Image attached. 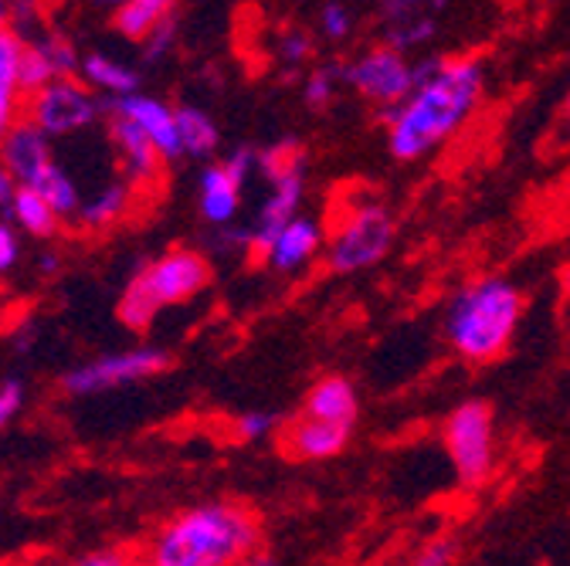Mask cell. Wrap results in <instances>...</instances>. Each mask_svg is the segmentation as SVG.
Here are the masks:
<instances>
[{"label":"cell","instance_id":"6da1fadb","mask_svg":"<svg viewBox=\"0 0 570 566\" xmlns=\"http://www.w3.org/2000/svg\"><path fill=\"white\" fill-rule=\"evenodd\" d=\"M407 99L387 109V150L401 163H414L439 150L472 119L485 92V68L479 58L449 54L424 58Z\"/></svg>","mask_w":570,"mask_h":566},{"label":"cell","instance_id":"7a4b0ae2","mask_svg":"<svg viewBox=\"0 0 570 566\" xmlns=\"http://www.w3.org/2000/svg\"><path fill=\"white\" fill-rule=\"evenodd\" d=\"M262 546L258 519L238 503H214L180 513L160 529L150 546V563L160 566H228L255 563Z\"/></svg>","mask_w":570,"mask_h":566},{"label":"cell","instance_id":"3957f363","mask_svg":"<svg viewBox=\"0 0 570 566\" xmlns=\"http://www.w3.org/2000/svg\"><path fill=\"white\" fill-rule=\"evenodd\" d=\"M520 319L523 292L510 278L489 275L455 292L445 312V336L462 360L492 364L510 349Z\"/></svg>","mask_w":570,"mask_h":566},{"label":"cell","instance_id":"277c9868","mask_svg":"<svg viewBox=\"0 0 570 566\" xmlns=\"http://www.w3.org/2000/svg\"><path fill=\"white\" fill-rule=\"evenodd\" d=\"M394 245V215L381 200H361L346 210V218L336 225L326 251V265L336 275L367 271L387 258Z\"/></svg>","mask_w":570,"mask_h":566},{"label":"cell","instance_id":"5b68a950","mask_svg":"<svg viewBox=\"0 0 570 566\" xmlns=\"http://www.w3.org/2000/svg\"><path fill=\"white\" fill-rule=\"evenodd\" d=\"M445 451L465 485H482L495 468V414L485 400L459 404L445 420Z\"/></svg>","mask_w":570,"mask_h":566},{"label":"cell","instance_id":"8992f818","mask_svg":"<svg viewBox=\"0 0 570 566\" xmlns=\"http://www.w3.org/2000/svg\"><path fill=\"white\" fill-rule=\"evenodd\" d=\"M414 79L417 64L407 58V51L394 44H377L361 58H353L350 64H343V82L353 86L367 102H374L381 112L401 106L414 89Z\"/></svg>","mask_w":570,"mask_h":566},{"label":"cell","instance_id":"52a82bcc","mask_svg":"<svg viewBox=\"0 0 570 566\" xmlns=\"http://www.w3.org/2000/svg\"><path fill=\"white\" fill-rule=\"evenodd\" d=\"M142 286L150 289V296L157 299V306H180L194 296H200L210 286V265L204 255L190 251V248H177L167 251L164 258H157L150 268L139 271Z\"/></svg>","mask_w":570,"mask_h":566},{"label":"cell","instance_id":"ba28073f","mask_svg":"<svg viewBox=\"0 0 570 566\" xmlns=\"http://www.w3.org/2000/svg\"><path fill=\"white\" fill-rule=\"evenodd\" d=\"M170 352L164 349H132V352H119V357H106L96 360L89 367H79L76 374L65 377V390L68 394H99L109 387H122L142 377H157L170 367Z\"/></svg>","mask_w":570,"mask_h":566},{"label":"cell","instance_id":"9c48e42d","mask_svg":"<svg viewBox=\"0 0 570 566\" xmlns=\"http://www.w3.org/2000/svg\"><path fill=\"white\" fill-rule=\"evenodd\" d=\"M96 119V102L92 96L71 82L68 76L51 79L41 92L31 96V122L45 129L48 136H65L89 126Z\"/></svg>","mask_w":570,"mask_h":566},{"label":"cell","instance_id":"30bf717a","mask_svg":"<svg viewBox=\"0 0 570 566\" xmlns=\"http://www.w3.org/2000/svg\"><path fill=\"white\" fill-rule=\"evenodd\" d=\"M303 193H306L303 160L293 163L289 170H282L278 177H272V193H268V200H265L262 210H258L255 228L248 231V251H252L258 261H265V255H268L275 235L282 231V225H289V221L299 215Z\"/></svg>","mask_w":570,"mask_h":566},{"label":"cell","instance_id":"8fae6325","mask_svg":"<svg viewBox=\"0 0 570 566\" xmlns=\"http://www.w3.org/2000/svg\"><path fill=\"white\" fill-rule=\"evenodd\" d=\"M350 435H353V428H346V424H333V420H323V417L299 410L293 420L282 424L278 448L285 458H293V461H326L346 448Z\"/></svg>","mask_w":570,"mask_h":566},{"label":"cell","instance_id":"7c38bea8","mask_svg":"<svg viewBox=\"0 0 570 566\" xmlns=\"http://www.w3.org/2000/svg\"><path fill=\"white\" fill-rule=\"evenodd\" d=\"M439 0H384V21L381 31L387 44L411 51L435 38L439 28Z\"/></svg>","mask_w":570,"mask_h":566},{"label":"cell","instance_id":"4fadbf2b","mask_svg":"<svg viewBox=\"0 0 570 566\" xmlns=\"http://www.w3.org/2000/svg\"><path fill=\"white\" fill-rule=\"evenodd\" d=\"M0 163H4L21 183H35L55 160L48 150V132L35 122H14L0 139Z\"/></svg>","mask_w":570,"mask_h":566},{"label":"cell","instance_id":"5bb4252c","mask_svg":"<svg viewBox=\"0 0 570 566\" xmlns=\"http://www.w3.org/2000/svg\"><path fill=\"white\" fill-rule=\"evenodd\" d=\"M323 225L313 221V218H303L296 215L289 225H282V231L275 235L268 255H265V265L275 268V271H299L306 268L320 251H323Z\"/></svg>","mask_w":570,"mask_h":566},{"label":"cell","instance_id":"9a60e30c","mask_svg":"<svg viewBox=\"0 0 570 566\" xmlns=\"http://www.w3.org/2000/svg\"><path fill=\"white\" fill-rule=\"evenodd\" d=\"M112 112H122L129 119H136L142 129H147V136L157 143V150L164 153V160H177L184 153V143H180V129H177V112L167 109L164 102L157 99H147V96H122L119 102L109 106Z\"/></svg>","mask_w":570,"mask_h":566},{"label":"cell","instance_id":"2e32d148","mask_svg":"<svg viewBox=\"0 0 570 566\" xmlns=\"http://www.w3.org/2000/svg\"><path fill=\"white\" fill-rule=\"evenodd\" d=\"M112 143L119 147L129 173L136 180H157L160 177V163H164V153L157 150V143L147 136V129H142L136 119L122 116V112H112Z\"/></svg>","mask_w":570,"mask_h":566},{"label":"cell","instance_id":"e0dca14e","mask_svg":"<svg viewBox=\"0 0 570 566\" xmlns=\"http://www.w3.org/2000/svg\"><path fill=\"white\" fill-rule=\"evenodd\" d=\"M303 410L313 414V417H323V420L346 424V428H353L356 417H361V397H356V387L346 377H323L306 394Z\"/></svg>","mask_w":570,"mask_h":566},{"label":"cell","instance_id":"ac0fdd59","mask_svg":"<svg viewBox=\"0 0 570 566\" xmlns=\"http://www.w3.org/2000/svg\"><path fill=\"white\" fill-rule=\"evenodd\" d=\"M242 177H235L225 163L218 167H207L200 177V210L210 225H228L238 215V203H242Z\"/></svg>","mask_w":570,"mask_h":566},{"label":"cell","instance_id":"d6986e66","mask_svg":"<svg viewBox=\"0 0 570 566\" xmlns=\"http://www.w3.org/2000/svg\"><path fill=\"white\" fill-rule=\"evenodd\" d=\"M180 0H126V4L116 8L112 24L122 38L129 41H142L160 21L174 18V8Z\"/></svg>","mask_w":570,"mask_h":566},{"label":"cell","instance_id":"ffe728a7","mask_svg":"<svg viewBox=\"0 0 570 566\" xmlns=\"http://www.w3.org/2000/svg\"><path fill=\"white\" fill-rule=\"evenodd\" d=\"M24 41L11 31L0 28V139L8 136L14 126V109H18V54Z\"/></svg>","mask_w":570,"mask_h":566},{"label":"cell","instance_id":"44dd1931","mask_svg":"<svg viewBox=\"0 0 570 566\" xmlns=\"http://www.w3.org/2000/svg\"><path fill=\"white\" fill-rule=\"evenodd\" d=\"M11 210H14V221H18L28 235H35V238H51V235L58 231V218H61V215L45 200V193L35 190L31 183H21V187H18Z\"/></svg>","mask_w":570,"mask_h":566},{"label":"cell","instance_id":"7402d4cb","mask_svg":"<svg viewBox=\"0 0 570 566\" xmlns=\"http://www.w3.org/2000/svg\"><path fill=\"white\" fill-rule=\"evenodd\" d=\"M177 129H180V143H184V153L187 157H210L214 150H218V126L210 122L207 112L200 109H177Z\"/></svg>","mask_w":570,"mask_h":566},{"label":"cell","instance_id":"603a6c76","mask_svg":"<svg viewBox=\"0 0 570 566\" xmlns=\"http://www.w3.org/2000/svg\"><path fill=\"white\" fill-rule=\"evenodd\" d=\"M51 79H58V72H55V61L45 51V44H24L21 54H18V92L24 99H31Z\"/></svg>","mask_w":570,"mask_h":566},{"label":"cell","instance_id":"cb8c5ba5","mask_svg":"<svg viewBox=\"0 0 570 566\" xmlns=\"http://www.w3.org/2000/svg\"><path fill=\"white\" fill-rule=\"evenodd\" d=\"M82 76H86L92 86H99V89H106V92H119V96H129V92H136V86H139L136 72H129V68L116 64V61L106 58V54H89V58L82 61Z\"/></svg>","mask_w":570,"mask_h":566},{"label":"cell","instance_id":"d4e9b609","mask_svg":"<svg viewBox=\"0 0 570 566\" xmlns=\"http://www.w3.org/2000/svg\"><path fill=\"white\" fill-rule=\"evenodd\" d=\"M116 312H119V319H122L129 329H147V326L157 319L160 306H157V299L150 296V289L142 286V278L136 275V278L129 281V286H126V292H122Z\"/></svg>","mask_w":570,"mask_h":566},{"label":"cell","instance_id":"484cf974","mask_svg":"<svg viewBox=\"0 0 570 566\" xmlns=\"http://www.w3.org/2000/svg\"><path fill=\"white\" fill-rule=\"evenodd\" d=\"M126 203H129V193H126L122 187H106L99 197H92V200L82 207V221H86V228H96V231L112 228V225L122 218Z\"/></svg>","mask_w":570,"mask_h":566},{"label":"cell","instance_id":"4316f807","mask_svg":"<svg viewBox=\"0 0 570 566\" xmlns=\"http://www.w3.org/2000/svg\"><path fill=\"white\" fill-rule=\"evenodd\" d=\"M35 190H41L45 193V200L58 210V215H71V210L79 207V193H76V187H71V180L51 163L35 183H31Z\"/></svg>","mask_w":570,"mask_h":566},{"label":"cell","instance_id":"83f0119b","mask_svg":"<svg viewBox=\"0 0 570 566\" xmlns=\"http://www.w3.org/2000/svg\"><path fill=\"white\" fill-rule=\"evenodd\" d=\"M343 82V64H320L306 76L303 99L309 109H326L336 96V86Z\"/></svg>","mask_w":570,"mask_h":566},{"label":"cell","instance_id":"f1b7e54d","mask_svg":"<svg viewBox=\"0 0 570 566\" xmlns=\"http://www.w3.org/2000/svg\"><path fill=\"white\" fill-rule=\"evenodd\" d=\"M320 28H323V34H326L330 41L350 38V31H353V14H350V8L340 4V0H333V4H326L323 14H320Z\"/></svg>","mask_w":570,"mask_h":566},{"label":"cell","instance_id":"f546056e","mask_svg":"<svg viewBox=\"0 0 570 566\" xmlns=\"http://www.w3.org/2000/svg\"><path fill=\"white\" fill-rule=\"evenodd\" d=\"M268 431H275V417L272 414L252 410V414L235 420V438L238 441H262V438H268Z\"/></svg>","mask_w":570,"mask_h":566},{"label":"cell","instance_id":"4dcf8cb0","mask_svg":"<svg viewBox=\"0 0 570 566\" xmlns=\"http://www.w3.org/2000/svg\"><path fill=\"white\" fill-rule=\"evenodd\" d=\"M278 58L289 64H303L306 58H313V38L306 31H289L278 41Z\"/></svg>","mask_w":570,"mask_h":566},{"label":"cell","instance_id":"1f68e13d","mask_svg":"<svg viewBox=\"0 0 570 566\" xmlns=\"http://www.w3.org/2000/svg\"><path fill=\"white\" fill-rule=\"evenodd\" d=\"M45 44V51L51 54V61H55V72L58 76H71L79 68V58H76V48H71L65 38H48V41H41Z\"/></svg>","mask_w":570,"mask_h":566},{"label":"cell","instance_id":"d6a6232c","mask_svg":"<svg viewBox=\"0 0 570 566\" xmlns=\"http://www.w3.org/2000/svg\"><path fill=\"white\" fill-rule=\"evenodd\" d=\"M414 563H421V566H445V563H455V546H452L449 539L428 543V546L414 556Z\"/></svg>","mask_w":570,"mask_h":566},{"label":"cell","instance_id":"836d02e7","mask_svg":"<svg viewBox=\"0 0 570 566\" xmlns=\"http://www.w3.org/2000/svg\"><path fill=\"white\" fill-rule=\"evenodd\" d=\"M170 41H174V18L160 21L147 38H142V44H147V58L157 61L164 54V48H170Z\"/></svg>","mask_w":570,"mask_h":566},{"label":"cell","instance_id":"e575fe53","mask_svg":"<svg viewBox=\"0 0 570 566\" xmlns=\"http://www.w3.org/2000/svg\"><path fill=\"white\" fill-rule=\"evenodd\" d=\"M14 261H18V238L4 221H0V275L11 271Z\"/></svg>","mask_w":570,"mask_h":566},{"label":"cell","instance_id":"d590c367","mask_svg":"<svg viewBox=\"0 0 570 566\" xmlns=\"http://www.w3.org/2000/svg\"><path fill=\"white\" fill-rule=\"evenodd\" d=\"M21 384L18 380H8L4 387H0V424H8V417L21 407Z\"/></svg>","mask_w":570,"mask_h":566},{"label":"cell","instance_id":"8d00e7d4","mask_svg":"<svg viewBox=\"0 0 570 566\" xmlns=\"http://www.w3.org/2000/svg\"><path fill=\"white\" fill-rule=\"evenodd\" d=\"M18 187H21V180L0 163V210H11V203H14V193H18Z\"/></svg>","mask_w":570,"mask_h":566},{"label":"cell","instance_id":"74e56055","mask_svg":"<svg viewBox=\"0 0 570 566\" xmlns=\"http://www.w3.org/2000/svg\"><path fill=\"white\" fill-rule=\"evenodd\" d=\"M126 559H132V556H122L116 549H102V553H86L82 556V563H89V566H116V563H126Z\"/></svg>","mask_w":570,"mask_h":566},{"label":"cell","instance_id":"f35d334b","mask_svg":"<svg viewBox=\"0 0 570 566\" xmlns=\"http://www.w3.org/2000/svg\"><path fill=\"white\" fill-rule=\"evenodd\" d=\"M38 14V0H14V18L18 21H31Z\"/></svg>","mask_w":570,"mask_h":566},{"label":"cell","instance_id":"ab89813d","mask_svg":"<svg viewBox=\"0 0 570 566\" xmlns=\"http://www.w3.org/2000/svg\"><path fill=\"white\" fill-rule=\"evenodd\" d=\"M560 292H563V299L570 302V261L560 268Z\"/></svg>","mask_w":570,"mask_h":566},{"label":"cell","instance_id":"60d3db41","mask_svg":"<svg viewBox=\"0 0 570 566\" xmlns=\"http://www.w3.org/2000/svg\"><path fill=\"white\" fill-rule=\"evenodd\" d=\"M55 268H58V258H55V255H45V258H41V271L51 275Z\"/></svg>","mask_w":570,"mask_h":566},{"label":"cell","instance_id":"b9f144b4","mask_svg":"<svg viewBox=\"0 0 570 566\" xmlns=\"http://www.w3.org/2000/svg\"><path fill=\"white\" fill-rule=\"evenodd\" d=\"M8 18H11V8H8V0H0V28H8Z\"/></svg>","mask_w":570,"mask_h":566},{"label":"cell","instance_id":"7bdbcfd3","mask_svg":"<svg viewBox=\"0 0 570 566\" xmlns=\"http://www.w3.org/2000/svg\"><path fill=\"white\" fill-rule=\"evenodd\" d=\"M99 8H119V4H126V0H96Z\"/></svg>","mask_w":570,"mask_h":566},{"label":"cell","instance_id":"ee69618b","mask_svg":"<svg viewBox=\"0 0 570 566\" xmlns=\"http://www.w3.org/2000/svg\"><path fill=\"white\" fill-rule=\"evenodd\" d=\"M563 116L570 119V96H567V102H563Z\"/></svg>","mask_w":570,"mask_h":566}]
</instances>
